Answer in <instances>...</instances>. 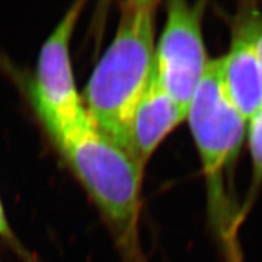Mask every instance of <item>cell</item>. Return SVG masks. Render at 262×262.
I'll list each match as a JSON object with an SVG mask.
<instances>
[{"label":"cell","mask_w":262,"mask_h":262,"mask_svg":"<svg viewBox=\"0 0 262 262\" xmlns=\"http://www.w3.org/2000/svg\"><path fill=\"white\" fill-rule=\"evenodd\" d=\"M262 18L256 9L239 12L232 35L231 48L220 61L224 89L245 120L250 119L262 104V86L257 41Z\"/></svg>","instance_id":"6"},{"label":"cell","mask_w":262,"mask_h":262,"mask_svg":"<svg viewBox=\"0 0 262 262\" xmlns=\"http://www.w3.org/2000/svg\"><path fill=\"white\" fill-rule=\"evenodd\" d=\"M84 2L67 10L39 54L32 96L39 117L54 140L89 122L75 88L70 57V42Z\"/></svg>","instance_id":"5"},{"label":"cell","mask_w":262,"mask_h":262,"mask_svg":"<svg viewBox=\"0 0 262 262\" xmlns=\"http://www.w3.org/2000/svg\"><path fill=\"white\" fill-rule=\"evenodd\" d=\"M55 142L106 217L123 261L146 262L139 238L145 169L90 120Z\"/></svg>","instance_id":"2"},{"label":"cell","mask_w":262,"mask_h":262,"mask_svg":"<svg viewBox=\"0 0 262 262\" xmlns=\"http://www.w3.org/2000/svg\"><path fill=\"white\" fill-rule=\"evenodd\" d=\"M205 3L173 0L166 4V22L156 45V80L187 114L210 61L203 39Z\"/></svg>","instance_id":"4"},{"label":"cell","mask_w":262,"mask_h":262,"mask_svg":"<svg viewBox=\"0 0 262 262\" xmlns=\"http://www.w3.org/2000/svg\"><path fill=\"white\" fill-rule=\"evenodd\" d=\"M186 118L187 114L160 88L155 75L131 119L127 153L145 169L162 141Z\"/></svg>","instance_id":"7"},{"label":"cell","mask_w":262,"mask_h":262,"mask_svg":"<svg viewBox=\"0 0 262 262\" xmlns=\"http://www.w3.org/2000/svg\"><path fill=\"white\" fill-rule=\"evenodd\" d=\"M248 139L253 163V186L258 188L262 183V104L248 120Z\"/></svg>","instance_id":"8"},{"label":"cell","mask_w":262,"mask_h":262,"mask_svg":"<svg viewBox=\"0 0 262 262\" xmlns=\"http://www.w3.org/2000/svg\"><path fill=\"white\" fill-rule=\"evenodd\" d=\"M257 52H258V62H260V73H261V86H262V32L258 37L257 41Z\"/></svg>","instance_id":"10"},{"label":"cell","mask_w":262,"mask_h":262,"mask_svg":"<svg viewBox=\"0 0 262 262\" xmlns=\"http://www.w3.org/2000/svg\"><path fill=\"white\" fill-rule=\"evenodd\" d=\"M158 4L153 0L120 3L116 35L84 91L90 122L126 152L131 119L156 75Z\"/></svg>","instance_id":"1"},{"label":"cell","mask_w":262,"mask_h":262,"mask_svg":"<svg viewBox=\"0 0 262 262\" xmlns=\"http://www.w3.org/2000/svg\"><path fill=\"white\" fill-rule=\"evenodd\" d=\"M186 119L203 163L211 215L215 221L224 220L226 185L243 145L248 122L226 94L219 60L210 61Z\"/></svg>","instance_id":"3"},{"label":"cell","mask_w":262,"mask_h":262,"mask_svg":"<svg viewBox=\"0 0 262 262\" xmlns=\"http://www.w3.org/2000/svg\"><path fill=\"white\" fill-rule=\"evenodd\" d=\"M0 235L4 238H11V231H10V227L8 225V221H6L4 210H3L2 203H0Z\"/></svg>","instance_id":"9"}]
</instances>
